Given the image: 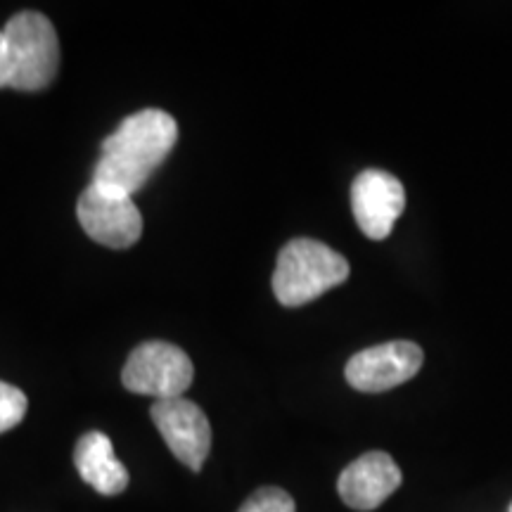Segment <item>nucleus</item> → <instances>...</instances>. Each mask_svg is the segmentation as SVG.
I'll use <instances>...</instances> for the list:
<instances>
[{
  "label": "nucleus",
  "instance_id": "1",
  "mask_svg": "<svg viewBox=\"0 0 512 512\" xmlns=\"http://www.w3.org/2000/svg\"><path fill=\"white\" fill-rule=\"evenodd\" d=\"M178 140V124L164 110H140L121 121L102 143V157L93 171L100 188L131 197L159 169Z\"/></svg>",
  "mask_w": 512,
  "mask_h": 512
},
{
  "label": "nucleus",
  "instance_id": "2",
  "mask_svg": "<svg viewBox=\"0 0 512 512\" xmlns=\"http://www.w3.org/2000/svg\"><path fill=\"white\" fill-rule=\"evenodd\" d=\"M349 271V261L332 247L311 238H294L278 254L273 273L275 299L287 309H297L342 285Z\"/></svg>",
  "mask_w": 512,
  "mask_h": 512
},
{
  "label": "nucleus",
  "instance_id": "3",
  "mask_svg": "<svg viewBox=\"0 0 512 512\" xmlns=\"http://www.w3.org/2000/svg\"><path fill=\"white\" fill-rule=\"evenodd\" d=\"M12 86L15 91L34 93L48 88L60 69V41L53 22L36 10H22L5 24Z\"/></svg>",
  "mask_w": 512,
  "mask_h": 512
},
{
  "label": "nucleus",
  "instance_id": "4",
  "mask_svg": "<svg viewBox=\"0 0 512 512\" xmlns=\"http://www.w3.org/2000/svg\"><path fill=\"white\" fill-rule=\"evenodd\" d=\"M192 375L195 368L183 349L162 339H152L133 349L121 370V382L128 392L166 401L181 399L192 384Z\"/></svg>",
  "mask_w": 512,
  "mask_h": 512
},
{
  "label": "nucleus",
  "instance_id": "5",
  "mask_svg": "<svg viewBox=\"0 0 512 512\" xmlns=\"http://www.w3.org/2000/svg\"><path fill=\"white\" fill-rule=\"evenodd\" d=\"M76 216L88 238L110 249L133 247L143 235V216L131 197L91 183L76 202Z\"/></svg>",
  "mask_w": 512,
  "mask_h": 512
},
{
  "label": "nucleus",
  "instance_id": "6",
  "mask_svg": "<svg viewBox=\"0 0 512 512\" xmlns=\"http://www.w3.org/2000/svg\"><path fill=\"white\" fill-rule=\"evenodd\" d=\"M422 361L425 356L415 342H387L351 356L344 375L358 392L380 394L413 380L422 368Z\"/></svg>",
  "mask_w": 512,
  "mask_h": 512
},
{
  "label": "nucleus",
  "instance_id": "7",
  "mask_svg": "<svg viewBox=\"0 0 512 512\" xmlns=\"http://www.w3.org/2000/svg\"><path fill=\"white\" fill-rule=\"evenodd\" d=\"M150 418L171 453L192 472H200L211 448V425L202 408L181 396L152 403Z\"/></svg>",
  "mask_w": 512,
  "mask_h": 512
},
{
  "label": "nucleus",
  "instance_id": "8",
  "mask_svg": "<svg viewBox=\"0 0 512 512\" xmlns=\"http://www.w3.org/2000/svg\"><path fill=\"white\" fill-rule=\"evenodd\" d=\"M406 209V190L401 181L382 169H368L351 185V211L358 228L370 240H384Z\"/></svg>",
  "mask_w": 512,
  "mask_h": 512
},
{
  "label": "nucleus",
  "instance_id": "9",
  "mask_svg": "<svg viewBox=\"0 0 512 512\" xmlns=\"http://www.w3.org/2000/svg\"><path fill=\"white\" fill-rule=\"evenodd\" d=\"M401 486V470L384 451H370L344 467L337 491L349 508L368 512L380 508Z\"/></svg>",
  "mask_w": 512,
  "mask_h": 512
},
{
  "label": "nucleus",
  "instance_id": "10",
  "mask_svg": "<svg viewBox=\"0 0 512 512\" xmlns=\"http://www.w3.org/2000/svg\"><path fill=\"white\" fill-rule=\"evenodd\" d=\"M74 465L88 486L102 496H119L128 486V470L114 453L112 439L102 432H88L76 441Z\"/></svg>",
  "mask_w": 512,
  "mask_h": 512
},
{
  "label": "nucleus",
  "instance_id": "11",
  "mask_svg": "<svg viewBox=\"0 0 512 512\" xmlns=\"http://www.w3.org/2000/svg\"><path fill=\"white\" fill-rule=\"evenodd\" d=\"M29 401L27 396L15 384L0 380V434L10 432L27 415Z\"/></svg>",
  "mask_w": 512,
  "mask_h": 512
},
{
  "label": "nucleus",
  "instance_id": "12",
  "mask_svg": "<svg viewBox=\"0 0 512 512\" xmlns=\"http://www.w3.org/2000/svg\"><path fill=\"white\" fill-rule=\"evenodd\" d=\"M238 512H297L292 496L278 486H264L247 498Z\"/></svg>",
  "mask_w": 512,
  "mask_h": 512
},
{
  "label": "nucleus",
  "instance_id": "13",
  "mask_svg": "<svg viewBox=\"0 0 512 512\" xmlns=\"http://www.w3.org/2000/svg\"><path fill=\"white\" fill-rule=\"evenodd\" d=\"M12 86V60H10V48L5 31L0 29V88Z\"/></svg>",
  "mask_w": 512,
  "mask_h": 512
},
{
  "label": "nucleus",
  "instance_id": "14",
  "mask_svg": "<svg viewBox=\"0 0 512 512\" xmlns=\"http://www.w3.org/2000/svg\"><path fill=\"white\" fill-rule=\"evenodd\" d=\"M510 512H512V503H510Z\"/></svg>",
  "mask_w": 512,
  "mask_h": 512
}]
</instances>
